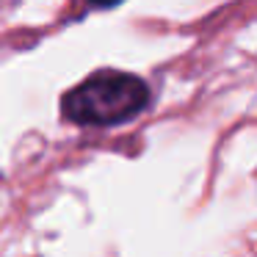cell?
<instances>
[{
	"label": "cell",
	"instance_id": "obj_2",
	"mask_svg": "<svg viewBox=\"0 0 257 257\" xmlns=\"http://www.w3.org/2000/svg\"><path fill=\"white\" fill-rule=\"evenodd\" d=\"M89 6H94V9H116L119 3H124V0H86Z\"/></svg>",
	"mask_w": 257,
	"mask_h": 257
},
{
	"label": "cell",
	"instance_id": "obj_1",
	"mask_svg": "<svg viewBox=\"0 0 257 257\" xmlns=\"http://www.w3.org/2000/svg\"><path fill=\"white\" fill-rule=\"evenodd\" d=\"M152 89L141 75L124 69H97L61 94V119L80 127L127 124L150 108Z\"/></svg>",
	"mask_w": 257,
	"mask_h": 257
}]
</instances>
